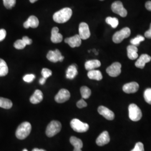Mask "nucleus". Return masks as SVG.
<instances>
[{
	"label": "nucleus",
	"mask_w": 151,
	"mask_h": 151,
	"mask_svg": "<svg viewBox=\"0 0 151 151\" xmlns=\"http://www.w3.org/2000/svg\"><path fill=\"white\" fill-rule=\"evenodd\" d=\"M72 15V11L69 7H65L61 9L60 11L56 12L53 16L55 22L63 24L68 22Z\"/></svg>",
	"instance_id": "1"
},
{
	"label": "nucleus",
	"mask_w": 151,
	"mask_h": 151,
	"mask_svg": "<svg viewBox=\"0 0 151 151\" xmlns=\"http://www.w3.org/2000/svg\"><path fill=\"white\" fill-rule=\"evenodd\" d=\"M32 130V125L30 123L25 122L20 124L16 130L15 135L19 139H24L30 134Z\"/></svg>",
	"instance_id": "2"
},
{
	"label": "nucleus",
	"mask_w": 151,
	"mask_h": 151,
	"mask_svg": "<svg viewBox=\"0 0 151 151\" xmlns=\"http://www.w3.org/2000/svg\"><path fill=\"white\" fill-rule=\"evenodd\" d=\"M62 128V124L59 121L53 120L48 125L46 129V135L52 137L58 134Z\"/></svg>",
	"instance_id": "3"
},
{
	"label": "nucleus",
	"mask_w": 151,
	"mask_h": 151,
	"mask_svg": "<svg viewBox=\"0 0 151 151\" xmlns=\"http://www.w3.org/2000/svg\"><path fill=\"white\" fill-rule=\"evenodd\" d=\"M129 116L130 120L133 122L139 121L142 117V113L139 108L134 104H132L129 106Z\"/></svg>",
	"instance_id": "4"
},
{
	"label": "nucleus",
	"mask_w": 151,
	"mask_h": 151,
	"mask_svg": "<svg viewBox=\"0 0 151 151\" xmlns=\"http://www.w3.org/2000/svg\"><path fill=\"white\" fill-rule=\"evenodd\" d=\"M70 125L73 130L78 133L86 132L89 129L88 124L82 122L79 119H72Z\"/></svg>",
	"instance_id": "5"
},
{
	"label": "nucleus",
	"mask_w": 151,
	"mask_h": 151,
	"mask_svg": "<svg viewBox=\"0 0 151 151\" xmlns=\"http://www.w3.org/2000/svg\"><path fill=\"white\" fill-rule=\"evenodd\" d=\"M130 30L129 27H124L119 32H115L113 37V41L115 43H121L124 39L128 38L130 35Z\"/></svg>",
	"instance_id": "6"
},
{
	"label": "nucleus",
	"mask_w": 151,
	"mask_h": 151,
	"mask_svg": "<svg viewBox=\"0 0 151 151\" xmlns=\"http://www.w3.org/2000/svg\"><path fill=\"white\" fill-rule=\"evenodd\" d=\"M111 10L113 12L120 16L125 17L127 15L128 12L125 9L123 3L120 1H115L111 5Z\"/></svg>",
	"instance_id": "7"
},
{
	"label": "nucleus",
	"mask_w": 151,
	"mask_h": 151,
	"mask_svg": "<svg viewBox=\"0 0 151 151\" xmlns=\"http://www.w3.org/2000/svg\"><path fill=\"white\" fill-rule=\"evenodd\" d=\"M47 59L53 63H56L57 62H62L65 57L62 55L60 50L58 49H55L54 51L50 50L49 51L48 54L47 55Z\"/></svg>",
	"instance_id": "8"
},
{
	"label": "nucleus",
	"mask_w": 151,
	"mask_h": 151,
	"mask_svg": "<svg viewBox=\"0 0 151 151\" xmlns=\"http://www.w3.org/2000/svg\"><path fill=\"white\" fill-rule=\"evenodd\" d=\"M122 65L119 62H115L108 67L106 72L109 75L113 77H117L121 73Z\"/></svg>",
	"instance_id": "9"
},
{
	"label": "nucleus",
	"mask_w": 151,
	"mask_h": 151,
	"mask_svg": "<svg viewBox=\"0 0 151 151\" xmlns=\"http://www.w3.org/2000/svg\"><path fill=\"white\" fill-rule=\"evenodd\" d=\"M70 94L68 90L62 88L55 96V100L57 103H63L68 101L70 98Z\"/></svg>",
	"instance_id": "10"
},
{
	"label": "nucleus",
	"mask_w": 151,
	"mask_h": 151,
	"mask_svg": "<svg viewBox=\"0 0 151 151\" xmlns=\"http://www.w3.org/2000/svg\"><path fill=\"white\" fill-rule=\"evenodd\" d=\"M79 36L81 39L86 40L90 38L91 35L90 31L89 29L88 25L86 22H81L79 25Z\"/></svg>",
	"instance_id": "11"
},
{
	"label": "nucleus",
	"mask_w": 151,
	"mask_h": 151,
	"mask_svg": "<svg viewBox=\"0 0 151 151\" xmlns=\"http://www.w3.org/2000/svg\"><path fill=\"white\" fill-rule=\"evenodd\" d=\"M97 110L99 113L109 120H112L115 118V115L113 112L105 106H100L99 107Z\"/></svg>",
	"instance_id": "12"
},
{
	"label": "nucleus",
	"mask_w": 151,
	"mask_h": 151,
	"mask_svg": "<svg viewBox=\"0 0 151 151\" xmlns=\"http://www.w3.org/2000/svg\"><path fill=\"white\" fill-rule=\"evenodd\" d=\"M81 40L82 39L79 35L77 34L70 38L65 39V43L68 44L71 48H75L78 47L81 45Z\"/></svg>",
	"instance_id": "13"
},
{
	"label": "nucleus",
	"mask_w": 151,
	"mask_h": 151,
	"mask_svg": "<svg viewBox=\"0 0 151 151\" xmlns=\"http://www.w3.org/2000/svg\"><path fill=\"white\" fill-rule=\"evenodd\" d=\"M151 60V57L148 54H142L139 58L135 62V66L137 68L143 69L145 67L146 63L150 62Z\"/></svg>",
	"instance_id": "14"
},
{
	"label": "nucleus",
	"mask_w": 151,
	"mask_h": 151,
	"mask_svg": "<svg viewBox=\"0 0 151 151\" xmlns=\"http://www.w3.org/2000/svg\"><path fill=\"white\" fill-rule=\"evenodd\" d=\"M139 85L135 82H132L125 84L123 87V90L127 93H133L138 91Z\"/></svg>",
	"instance_id": "15"
},
{
	"label": "nucleus",
	"mask_w": 151,
	"mask_h": 151,
	"mask_svg": "<svg viewBox=\"0 0 151 151\" xmlns=\"http://www.w3.org/2000/svg\"><path fill=\"white\" fill-rule=\"evenodd\" d=\"M110 140V136L107 131H104L97 137L96 143L99 146H103L107 145Z\"/></svg>",
	"instance_id": "16"
},
{
	"label": "nucleus",
	"mask_w": 151,
	"mask_h": 151,
	"mask_svg": "<svg viewBox=\"0 0 151 151\" xmlns=\"http://www.w3.org/2000/svg\"><path fill=\"white\" fill-rule=\"evenodd\" d=\"M63 40V36L59 33V29L57 27H54L51 32V41L53 43H59Z\"/></svg>",
	"instance_id": "17"
},
{
	"label": "nucleus",
	"mask_w": 151,
	"mask_h": 151,
	"mask_svg": "<svg viewBox=\"0 0 151 151\" xmlns=\"http://www.w3.org/2000/svg\"><path fill=\"white\" fill-rule=\"evenodd\" d=\"M39 22L38 18L36 16H30L26 22L24 23V27L25 29L29 27L37 28L39 26Z\"/></svg>",
	"instance_id": "18"
},
{
	"label": "nucleus",
	"mask_w": 151,
	"mask_h": 151,
	"mask_svg": "<svg viewBox=\"0 0 151 151\" xmlns=\"http://www.w3.org/2000/svg\"><path fill=\"white\" fill-rule=\"evenodd\" d=\"M138 48L135 45H130L129 46H128L127 47L128 57L129 58L130 60H136L138 57Z\"/></svg>",
	"instance_id": "19"
},
{
	"label": "nucleus",
	"mask_w": 151,
	"mask_h": 151,
	"mask_svg": "<svg viewBox=\"0 0 151 151\" xmlns=\"http://www.w3.org/2000/svg\"><path fill=\"white\" fill-rule=\"evenodd\" d=\"M43 99V94L39 90H35L34 94L30 98V101L33 104H37L40 103Z\"/></svg>",
	"instance_id": "20"
},
{
	"label": "nucleus",
	"mask_w": 151,
	"mask_h": 151,
	"mask_svg": "<svg viewBox=\"0 0 151 151\" xmlns=\"http://www.w3.org/2000/svg\"><path fill=\"white\" fill-rule=\"evenodd\" d=\"M78 74L77 66L76 65H70L67 68L66 71V77L68 79L72 80Z\"/></svg>",
	"instance_id": "21"
},
{
	"label": "nucleus",
	"mask_w": 151,
	"mask_h": 151,
	"mask_svg": "<svg viewBox=\"0 0 151 151\" xmlns=\"http://www.w3.org/2000/svg\"><path fill=\"white\" fill-rule=\"evenodd\" d=\"M101 66V62L97 60H90L85 64V67L87 70H93Z\"/></svg>",
	"instance_id": "22"
},
{
	"label": "nucleus",
	"mask_w": 151,
	"mask_h": 151,
	"mask_svg": "<svg viewBox=\"0 0 151 151\" xmlns=\"http://www.w3.org/2000/svg\"><path fill=\"white\" fill-rule=\"evenodd\" d=\"M70 143L74 147L73 151H82L81 149L83 147V142L80 139L76 137H71Z\"/></svg>",
	"instance_id": "23"
},
{
	"label": "nucleus",
	"mask_w": 151,
	"mask_h": 151,
	"mask_svg": "<svg viewBox=\"0 0 151 151\" xmlns=\"http://www.w3.org/2000/svg\"><path fill=\"white\" fill-rule=\"evenodd\" d=\"M87 76L91 80L100 81L103 79L102 73L100 70H88Z\"/></svg>",
	"instance_id": "24"
},
{
	"label": "nucleus",
	"mask_w": 151,
	"mask_h": 151,
	"mask_svg": "<svg viewBox=\"0 0 151 151\" xmlns=\"http://www.w3.org/2000/svg\"><path fill=\"white\" fill-rule=\"evenodd\" d=\"M9 72L8 66L5 61L0 58V77L5 76Z\"/></svg>",
	"instance_id": "25"
},
{
	"label": "nucleus",
	"mask_w": 151,
	"mask_h": 151,
	"mask_svg": "<svg viewBox=\"0 0 151 151\" xmlns=\"http://www.w3.org/2000/svg\"><path fill=\"white\" fill-rule=\"evenodd\" d=\"M12 106V103L10 100L0 97V107L5 109H11Z\"/></svg>",
	"instance_id": "26"
},
{
	"label": "nucleus",
	"mask_w": 151,
	"mask_h": 151,
	"mask_svg": "<svg viewBox=\"0 0 151 151\" xmlns=\"http://www.w3.org/2000/svg\"><path fill=\"white\" fill-rule=\"evenodd\" d=\"M80 92H81L82 97L84 99H88L91 95V90L86 86L81 87Z\"/></svg>",
	"instance_id": "27"
},
{
	"label": "nucleus",
	"mask_w": 151,
	"mask_h": 151,
	"mask_svg": "<svg viewBox=\"0 0 151 151\" xmlns=\"http://www.w3.org/2000/svg\"><path fill=\"white\" fill-rule=\"evenodd\" d=\"M105 22L113 28H116L119 25V20L116 17H108L106 19Z\"/></svg>",
	"instance_id": "28"
},
{
	"label": "nucleus",
	"mask_w": 151,
	"mask_h": 151,
	"mask_svg": "<svg viewBox=\"0 0 151 151\" xmlns=\"http://www.w3.org/2000/svg\"><path fill=\"white\" fill-rule=\"evenodd\" d=\"M145 40V38H144L143 36L139 35H137L135 38L131 39L130 43L132 44V45L137 47L140 44V42L144 41Z\"/></svg>",
	"instance_id": "29"
},
{
	"label": "nucleus",
	"mask_w": 151,
	"mask_h": 151,
	"mask_svg": "<svg viewBox=\"0 0 151 151\" xmlns=\"http://www.w3.org/2000/svg\"><path fill=\"white\" fill-rule=\"evenodd\" d=\"M144 98L147 103L151 105V88H147L145 91Z\"/></svg>",
	"instance_id": "30"
},
{
	"label": "nucleus",
	"mask_w": 151,
	"mask_h": 151,
	"mask_svg": "<svg viewBox=\"0 0 151 151\" xmlns=\"http://www.w3.org/2000/svg\"><path fill=\"white\" fill-rule=\"evenodd\" d=\"M27 44L22 40V39H19L16 40L14 43V46L17 49H23L25 47Z\"/></svg>",
	"instance_id": "31"
},
{
	"label": "nucleus",
	"mask_w": 151,
	"mask_h": 151,
	"mask_svg": "<svg viewBox=\"0 0 151 151\" xmlns=\"http://www.w3.org/2000/svg\"><path fill=\"white\" fill-rule=\"evenodd\" d=\"M4 5L6 9H11L16 4V0H3Z\"/></svg>",
	"instance_id": "32"
},
{
	"label": "nucleus",
	"mask_w": 151,
	"mask_h": 151,
	"mask_svg": "<svg viewBox=\"0 0 151 151\" xmlns=\"http://www.w3.org/2000/svg\"><path fill=\"white\" fill-rule=\"evenodd\" d=\"M42 75L43 76V77L47 79L52 76V72L48 68H43L42 70Z\"/></svg>",
	"instance_id": "33"
},
{
	"label": "nucleus",
	"mask_w": 151,
	"mask_h": 151,
	"mask_svg": "<svg viewBox=\"0 0 151 151\" xmlns=\"http://www.w3.org/2000/svg\"><path fill=\"white\" fill-rule=\"evenodd\" d=\"M35 78V76L33 74H28L27 75L25 76L24 77H23V80L24 81L27 83H30L32 82Z\"/></svg>",
	"instance_id": "34"
},
{
	"label": "nucleus",
	"mask_w": 151,
	"mask_h": 151,
	"mask_svg": "<svg viewBox=\"0 0 151 151\" xmlns=\"http://www.w3.org/2000/svg\"><path fill=\"white\" fill-rule=\"evenodd\" d=\"M131 151H145L143 144L141 142L137 143L134 148Z\"/></svg>",
	"instance_id": "35"
},
{
	"label": "nucleus",
	"mask_w": 151,
	"mask_h": 151,
	"mask_svg": "<svg viewBox=\"0 0 151 151\" xmlns=\"http://www.w3.org/2000/svg\"><path fill=\"white\" fill-rule=\"evenodd\" d=\"M87 105V104L86 102L83 99H81L77 103V106L80 109L85 108V107H86Z\"/></svg>",
	"instance_id": "36"
},
{
	"label": "nucleus",
	"mask_w": 151,
	"mask_h": 151,
	"mask_svg": "<svg viewBox=\"0 0 151 151\" xmlns=\"http://www.w3.org/2000/svg\"><path fill=\"white\" fill-rule=\"evenodd\" d=\"M6 36V31L4 29H0V42L4 40Z\"/></svg>",
	"instance_id": "37"
},
{
	"label": "nucleus",
	"mask_w": 151,
	"mask_h": 151,
	"mask_svg": "<svg viewBox=\"0 0 151 151\" xmlns=\"http://www.w3.org/2000/svg\"><path fill=\"white\" fill-rule=\"evenodd\" d=\"M22 39L25 42V43L27 44V45H30V44H32V40L31 39H30L29 37H27V36L24 37Z\"/></svg>",
	"instance_id": "38"
},
{
	"label": "nucleus",
	"mask_w": 151,
	"mask_h": 151,
	"mask_svg": "<svg viewBox=\"0 0 151 151\" xmlns=\"http://www.w3.org/2000/svg\"><path fill=\"white\" fill-rule=\"evenodd\" d=\"M145 37L148 39H151V23L150 24V29L148 30H147V32L145 33Z\"/></svg>",
	"instance_id": "39"
},
{
	"label": "nucleus",
	"mask_w": 151,
	"mask_h": 151,
	"mask_svg": "<svg viewBox=\"0 0 151 151\" xmlns=\"http://www.w3.org/2000/svg\"><path fill=\"white\" fill-rule=\"evenodd\" d=\"M145 7L147 10H148V11H151V1H147L146 3Z\"/></svg>",
	"instance_id": "40"
},
{
	"label": "nucleus",
	"mask_w": 151,
	"mask_h": 151,
	"mask_svg": "<svg viewBox=\"0 0 151 151\" xmlns=\"http://www.w3.org/2000/svg\"><path fill=\"white\" fill-rule=\"evenodd\" d=\"M45 81H46V78L43 77V78H42L40 79L39 83H40V85H44V84L45 83Z\"/></svg>",
	"instance_id": "41"
},
{
	"label": "nucleus",
	"mask_w": 151,
	"mask_h": 151,
	"mask_svg": "<svg viewBox=\"0 0 151 151\" xmlns=\"http://www.w3.org/2000/svg\"><path fill=\"white\" fill-rule=\"evenodd\" d=\"M32 151H46L44 150H42V149H38V148H34L32 150Z\"/></svg>",
	"instance_id": "42"
},
{
	"label": "nucleus",
	"mask_w": 151,
	"mask_h": 151,
	"mask_svg": "<svg viewBox=\"0 0 151 151\" xmlns=\"http://www.w3.org/2000/svg\"><path fill=\"white\" fill-rule=\"evenodd\" d=\"M38 0H30V2H31V3H32V4H33V3H35V2H37Z\"/></svg>",
	"instance_id": "43"
},
{
	"label": "nucleus",
	"mask_w": 151,
	"mask_h": 151,
	"mask_svg": "<svg viewBox=\"0 0 151 151\" xmlns=\"http://www.w3.org/2000/svg\"><path fill=\"white\" fill-rule=\"evenodd\" d=\"M23 151H27V149H24V150H23Z\"/></svg>",
	"instance_id": "44"
},
{
	"label": "nucleus",
	"mask_w": 151,
	"mask_h": 151,
	"mask_svg": "<svg viewBox=\"0 0 151 151\" xmlns=\"http://www.w3.org/2000/svg\"><path fill=\"white\" fill-rule=\"evenodd\" d=\"M100 1H104V0H100Z\"/></svg>",
	"instance_id": "45"
}]
</instances>
